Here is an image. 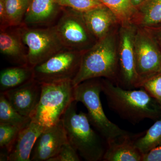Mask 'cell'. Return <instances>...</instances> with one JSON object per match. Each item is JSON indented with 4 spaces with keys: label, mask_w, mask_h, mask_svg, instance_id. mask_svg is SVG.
<instances>
[{
    "label": "cell",
    "mask_w": 161,
    "mask_h": 161,
    "mask_svg": "<svg viewBox=\"0 0 161 161\" xmlns=\"http://www.w3.org/2000/svg\"><path fill=\"white\" fill-rule=\"evenodd\" d=\"M102 92L110 109L125 120L135 125L149 119L157 120L161 115V105L142 88L124 89L102 78Z\"/></svg>",
    "instance_id": "1"
},
{
    "label": "cell",
    "mask_w": 161,
    "mask_h": 161,
    "mask_svg": "<svg viewBox=\"0 0 161 161\" xmlns=\"http://www.w3.org/2000/svg\"><path fill=\"white\" fill-rule=\"evenodd\" d=\"M119 27L84 52L79 71L72 81L74 86L95 78H105L118 85Z\"/></svg>",
    "instance_id": "2"
},
{
    "label": "cell",
    "mask_w": 161,
    "mask_h": 161,
    "mask_svg": "<svg viewBox=\"0 0 161 161\" xmlns=\"http://www.w3.org/2000/svg\"><path fill=\"white\" fill-rule=\"evenodd\" d=\"M77 103L72 102L61 118L69 142L85 160H103V143L91 127L86 113L77 112Z\"/></svg>",
    "instance_id": "3"
},
{
    "label": "cell",
    "mask_w": 161,
    "mask_h": 161,
    "mask_svg": "<svg viewBox=\"0 0 161 161\" xmlns=\"http://www.w3.org/2000/svg\"><path fill=\"white\" fill-rule=\"evenodd\" d=\"M102 78L88 79L74 86V98L86 108L91 125L108 143L130 133L112 122L105 114L100 97L102 92Z\"/></svg>",
    "instance_id": "4"
},
{
    "label": "cell",
    "mask_w": 161,
    "mask_h": 161,
    "mask_svg": "<svg viewBox=\"0 0 161 161\" xmlns=\"http://www.w3.org/2000/svg\"><path fill=\"white\" fill-rule=\"evenodd\" d=\"M74 85L71 80L42 83L40 101L31 120L45 129L56 125L74 101Z\"/></svg>",
    "instance_id": "5"
},
{
    "label": "cell",
    "mask_w": 161,
    "mask_h": 161,
    "mask_svg": "<svg viewBox=\"0 0 161 161\" xmlns=\"http://www.w3.org/2000/svg\"><path fill=\"white\" fill-rule=\"evenodd\" d=\"M27 49V64L34 67L65 48L54 26L47 27L18 26Z\"/></svg>",
    "instance_id": "6"
},
{
    "label": "cell",
    "mask_w": 161,
    "mask_h": 161,
    "mask_svg": "<svg viewBox=\"0 0 161 161\" xmlns=\"http://www.w3.org/2000/svg\"><path fill=\"white\" fill-rule=\"evenodd\" d=\"M54 26L59 39L67 49L85 52L98 40L87 26L82 13L66 8L62 9Z\"/></svg>",
    "instance_id": "7"
},
{
    "label": "cell",
    "mask_w": 161,
    "mask_h": 161,
    "mask_svg": "<svg viewBox=\"0 0 161 161\" xmlns=\"http://www.w3.org/2000/svg\"><path fill=\"white\" fill-rule=\"evenodd\" d=\"M83 52L61 50L33 67L34 79L41 83L71 80L78 74Z\"/></svg>",
    "instance_id": "8"
},
{
    "label": "cell",
    "mask_w": 161,
    "mask_h": 161,
    "mask_svg": "<svg viewBox=\"0 0 161 161\" xmlns=\"http://www.w3.org/2000/svg\"><path fill=\"white\" fill-rule=\"evenodd\" d=\"M137 26L132 23L120 25L118 29V86L124 89L140 88L136 67L134 39Z\"/></svg>",
    "instance_id": "9"
},
{
    "label": "cell",
    "mask_w": 161,
    "mask_h": 161,
    "mask_svg": "<svg viewBox=\"0 0 161 161\" xmlns=\"http://www.w3.org/2000/svg\"><path fill=\"white\" fill-rule=\"evenodd\" d=\"M134 51L136 67L141 85L144 80L161 70V50L149 29L137 27Z\"/></svg>",
    "instance_id": "10"
},
{
    "label": "cell",
    "mask_w": 161,
    "mask_h": 161,
    "mask_svg": "<svg viewBox=\"0 0 161 161\" xmlns=\"http://www.w3.org/2000/svg\"><path fill=\"white\" fill-rule=\"evenodd\" d=\"M62 119L43 130L36 141L31 156V161H47L68 142Z\"/></svg>",
    "instance_id": "11"
},
{
    "label": "cell",
    "mask_w": 161,
    "mask_h": 161,
    "mask_svg": "<svg viewBox=\"0 0 161 161\" xmlns=\"http://www.w3.org/2000/svg\"><path fill=\"white\" fill-rule=\"evenodd\" d=\"M42 92V83L33 79L3 93L11 105L21 115L31 118L36 111Z\"/></svg>",
    "instance_id": "12"
},
{
    "label": "cell",
    "mask_w": 161,
    "mask_h": 161,
    "mask_svg": "<svg viewBox=\"0 0 161 161\" xmlns=\"http://www.w3.org/2000/svg\"><path fill=\"white\" fill-rule=\"evenodd\" d=\"M0 52L5 58L19 65H28L27 49L17 27L1 28Z\"/></svg>",
    "instance_id": "13"
},
{
    "label": "cell",
    "mask_w": 161,
    "mask_h": 161,
    "mask_svg": "<svg viewBox=\"0 0 161 161\" xmlns=\"http://www.w3.org/2000/svg\"><path fill=\"white\" fill-rule=\"evenodd\" d=\"M82 14L87 26L98 41L120 25L115 15L104 5L82 13Z\"/></svg>",
    "instance_id": "14"
},
{
    "label": "cell",
    "mask_w": 161,
    "mask_h": 161,
    "mask_svg": "<svg viewBox=\"0 0 161 161\" xmlns=\"http://www.w3.org/2000/svg\"><path fill=\"white\" fill-rule=\"evenodd\" d=\"M45 128L31 120L20 130L11 152L8 161H31V156L36 141Z\"/></svg>",
    "instance_id": "15"
},
{
    "label": "cell",
    "mask_w": 161,
    "mask_h": 161,
    "mask_svg": "<svg viewBox=\"0 0 161 161\" xmlns=\"http://www.w3.org/2000/svg\"><path fill=\"white\" fill-rule=\"evenodd\" d=\"M60 8L55 0H31L23 24L30 27L49 25L58 16Z\"/></svg>",
    "instance_id": "16"
},
{
    "label": "cell",
    "mask_w": 161,
    "mask_h": 161,
    "mask_svg": "<svg viewBox=\"0 0 161 161\" xmlns=\"http://www.w3.org/2000/svg\"><path fill=\"white\" fill-rule=\"evenodd\" d=\"M136 135L123 136L107 143L104 161H142L143 154L136 147Z\"/></svg>",
    "instance_id": "17"
},
{
    "label": "cell",
    "mask_w": 161,
    "mask_h": 161,
    "mask_svg": "<svg viewBox=\"0 0 161 161\" xmlns=\"http://www.w3.org/2000/svg\"><path fill=\"white\" fill-rule=\"evenodd\" d=\"M132 23L142 28L161 25V0H145L136 7Z\"/></svg>",
    "instance_id": "18"
},
{
    "label": "cell",
    "mask_w": 161,
    "mask_h": 161,
    "mask_svg": "<svg viewBox=\"0 0 161 161\" xmlns=\"http://www.w3.org/2000/svg\"><path fill=\"white\" fill-rule=\"evenodd\" d=\"M34 79L33 67L28 65L7 68L0 73V92H4Z\"/></svg>",
    "instance_id": "19"
},
{
    "label": "cell",
    "mask_w": 161,
    "mask_h": 161,
    "mask_svg": "<svg viewBox=\"0 0 161 161\" xmlns=\"http://www.w3.org/2000/svg\"><path fill=\"white\" fill-rule=\"evenodd\" d=\"M31 121L30 117L21 115L11 105L6 96L0 94V123L9 124L23 129Z\"/></svg>",
    "instance_id": "20"
},
{
    "label": "cell",
    "mask_w": 161,
    "mask_h": 161,
    "mask_svg": "<svg viewBox=\"0 0 161 161\" xmlns=\"http://www.w3.org/2000/svg\"><path fill=\"white\" fill-rule=\"evenodd\" d=\"M115 15L120 25L132 23L136 8L132 0H99Z\"/></svg>",
    "instance_id": "21"
},
{
    "label": "cell",
    "mask_w": 161,
    "mask_h": 161,
    "mask_svg": "<svg viewBox=\"0 0 161 161\" xmlns=\"http://www.w3.org/2000/svg\"><path fill=\"white\" fill-rule=\"evenodd\" d=\"M7 26L23 25L31 0H4Z\"/></svg>",
    "instance_id": "22"
},
{
    "label": "cell",
    "mask_w": 161,
    "mask_h": 161,
    "mask_svg": "<svg viewBox=\"0 0 161 161\" xmlns=\"http://www.w3.org/2000/svg\"><path fill=\"white\" fill-rule=\"evenodd\" d=\"M136 147L143 154H146L161 145V115L145 135L135 140Z\"/></svg>",
    "instance_id": "23"
},
{
    "label": "cell",
    "mask_w": 161,
    "mask_h": 161,
    "mask_svg": "<svg viewBox=\"0 0 161 161\" xmlns=\"http://www.w3.org/2000/svg\"><path fill=\"white\" fill-rule=\"evenodd\" d=\"M21 130L9 124L0 123V147L3 152L9 155Z\"/></svg>",
    "instance_id": "24"
},
{
    "label": "cell",
    "mask_w": 161,
    "mask_h": 161,
    "mask_svg": "<svg viewBox=\"0 0 161 161\" xmlns=\"http://www.w3.org/2000/svg\"><path fill=\"white\" fill-rule=\"evenodd\" d=\"M61 8H69L81 13L103 6L99 0H55Z\"/></svg>",
    "instance_id": "25"
},
{
    "label": "cell",
    "mask_w": 161,
    "mask_h": 161,
    "mask_svg": "<svg viewBox=\"0 0 161 161\" xmlns=\"http://www.w3.org/2000/svg\"><path fill=\"white\" fill-rule=\"evenodd\" d=\"M140 88L147 91L161 105V70L144 80Z\"/></svg>",
    "instance_id": "26"
},
{
    "label": "cell",
    "mask_w": 161,
    "mask_h": 161,
    "mask_svg": "<svg viewBox=\"0 0 161 161\" xmlns=\"http://www.w3.org/2000/svg\"><path fill=\"white\" fill-rule=\"evenodd\" d=\"M79 154L69 143L67 142L62 147L54 156L47 161H79Z\"/></svg>",
    "instance_id": "27"
},
{
    "label": "cell",
    "mask_w": 161,
    "mask_h": 161,
    "mask_svg": "<svg viewBox=\"0 0 161 161\" xmlns=\"http://www.w3.org/2000/svg\"><path fill=\"white\" fill-rule=\"evenodd\" d=\"M142 161H161V145L144 154Z\"/></svg>",
    "instance_id": "28"
},
{
    "label": "cell",
    "mask_w": 161,
    "mask_h": 161,
    "mask_svg": "<svg viewBox=\"0 0 161 161\" xmlns=\"http://www.w3.org/2000/svg\"><path fill=\"white\" fill-rule=\"evenodd\" d=\"M0 22L1 28L8 27L6 23V9L4 0H0Z\"/></svg>",
    "instance_id": "29"
},
{
    "label": "cell",
    "mask_w": 161,
    "mask_h": 161,
    "mask_svg": "<svg viewBox=\"0 0 161 161\" xmlns=\"http://www.w3.org/2000/svg\"><path fill=\"white\" fill-rule=\"evenodd\" d=\"M150 31L155 38L161 50V25L154 28H147Z\"/></svg>",
    "instance_id": "30"
},
{
    "label": "cell",
    "mask_w": 161,
    "mask_h": 161,
    "mask_svg": "<svg viewBox=\"0 0 161 161\" xmlns=\"http://www.w3.org/2000/svg\"><path fill=\"white\" fill-rule=\"evenodd\" d=\"M145 1V0H132V3L136 8Z\"/></svg>",
    "instance_id": "31"
}]
</instances>
